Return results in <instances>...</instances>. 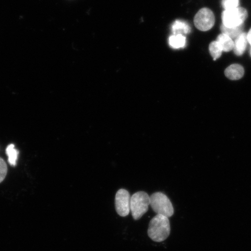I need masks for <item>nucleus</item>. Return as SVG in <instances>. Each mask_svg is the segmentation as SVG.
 I'll return each instance as SVG.
<instances>
[{
    "label": "nucleus",
    "mask_w": 251,
    "mask_h": 251,
    "mask_svg": "<svg viewBox=\"0 0 251 251\" xmlns=\"http://www.w3.org/2000/svg\"><path fill=\"white\" fill-rule=\"evenodd\" d=\"M131 197L126 190L120 189L115 196V208L119 215L126 217L130 212Z\"/></svg>",
    "instance_id": "6"
},
{
    "label": "nucleus",
    "mask_w": 251,
    "mask_h": 251,
    "mask_svg": "<svg viewBox=\"0 0 251 251\" xmlns=\"http://www.w3.org/2000/svg\"><path fill=\"white\" fill-rule=\"evenodd\" d=\"M243 25L235 27H227L225 26L224 25H222L221 30L222 33L226 34L232 39H235L240 34L243 33Z\"/></svg>",
    "instance_id": "12"
},
{
    "label": "nucleus",
    "mask_w": 251,
    "mask_h": 251,
    "mask_svg": "<svg viewBox=\"0 0 251 251\" xmlns=\"http://www.w3.org/2000/svg\"><path fill=\"white\" fill-rule=\"evenodd\" d=\"M239 2V0H222V5L225 10H228L237 8Z\"/></svg>",
    "instance_id": "15"
},
{
    "label": "nucleus",
    "mask_w": 251,
    "mask_h": 251,
    "mask_svg": "<svg viewBox=\"0 0 251 251\" xmlns=\"http://www.w3.org/2000/svg\"><path fill=\"white\" fill-rule=\"evenodd\" d=\"M215 18L211 9L207 8L201 9L194 17V23L198 29L206 31L214 26Z\"/></svg>",
    "instance_id": "5"
},
{
    "label": "nucleus",
    "mask_w": 251,
    "mask_h": 251,
    "mask_svg": "<svg viewBox=\"0 0 251 251\" xmlns=\"http://www.w3.org/2000/svg\"><path fill=\"white\" fill-rule=\"evenodd\" d=\"M247 40L248 42H249L250 44V45L251 46V28L250 31H249V33H247Z\"/></svg>",
    "instance_id": "17"
},
{
    "label": "nucleus",
    "mask_w": 251,
    "mask_h": 251,
    "mask_svg": "<svg viewBox=\"0 0 251 251\" xmlns=\"http://www.w3.org/2000/svg\"><path fill=\"white\" fill-rule=\"evenodd\" d=\"M225 74L230 80H239L244 76V69L239 64L231 65L226 69Z\"/></svg>",
    "instance_id": "7"
},
{
    "label": "nucleus",
    "mask_w": 251,
    "mask_h": 251,
    "mask_svg": "<svg viewBox=\"0 0 251 251\" xmlns=\"http://www.w3.org/2000/svg\"><path fill=\"white\" fill-rule=\"evenodd\" d=\"M172 30L174 34H188L190 33L191 27L186 22L176 20L173 24Z\"/></svg>",
    "instance_id": "10"
},
{
    "label": "nucleus",
    "mask_w": 251,
    "mask_h": 251,
    "mask_svg": "<svg viewBox=\"0 0 251 251\" xmlns=\"http://www.w3.org/2000/svg\"><path fill=\"white\" fill-rule=\"evenodd\" d=\"M247 34L243 32L235 40L233 51L237 56L242 55L246 51L247 46Z\"/></svg>",
    "instance_id": "8"
},
{
    "label": "nucleus",
    "mask_w": 251,
    "mask_h": 251,
    "mask_svg": "<svg viewBox=\"0 0 251 251\" xmlns=\"http://www.w3.org/2000/svg\"><path fill=\"white\" fill-rule=\"evenodd\" d=\"M248 17L247 9L237 7L223 12L222 25L227 27H235L244 24Z\"/></svg>",
    "instance_id": "4"
},
{
    "label": "nucleus",
    "mask_w": 251,
    "mask_h": 251,
    "mask_svg": "<svg viewBox=\"0 0 251 251\" xmlns=\"http://www.w3.org/2000/svg\"><path fill=\"white\" fill-rule=\"evenodd\" d=\"M150 205L157 215L166 217H172L174 214V208L169 198L164 193L157 192L150 196Z\"/></svg>",
    "instance_id": "2"
},
{
    "label": "nucleus",
    "mask_w": 251,
    "mask_h": 251,
    "mask_svg": "<svg viewBox=\"0 0 251 251\" xmlns=\"http://www.w3.org/2000/svg\"><path fill=\"white\" fill-rule=\"evenodd\" d=\"M6 152L8 156V162L12 166H15L17 164L18 159V151L15 149L14 144H10L7 147Z\"/></svg>",
    "instance_id": "13"
},
{
    "label": "nucleus",
    "mask_w": 251,
    "mask_h": 251,
    "mask_svg": "<svg viewBox=\"0 0 251 251\" xmlns=\"http://www.w3.org/2000/svg\"><path fill=\"white\" fill-rule=\"evenodd\" d=\"M250 54H251V50H250Z\"/></svg>",
    "instance_id": "18"
},
{
    "label": "nucleus",
    "mask_w": 251,
    "mask_h": 251,
    "mask_svg": "<svg viewBox=\"0 0 251 251\" xmlns=\"http://www.w3.org/2000/svg\"><path fill=\"white\" fill-rule=\"evenodd\" d=\"M216 42L221 47L223 52H230L234 49V41L226 34L224 33L219 34Z\"/></svg>",
    "instance_id": "9"
},
{
    "label": "nucleus",
    "mask_w": 251,
    "mask_h": 251,
    "mask_svg": "<svg viewBox=\"0 0 251 251\" xmlns=\"http://www.w3.org/2000/svg\"><path fill=\"white\" fill-rule=\"evenodd\" d=\"M169 44L172 49L184 48L186 45V37L183 34H174L169 37Z\"/></svg>",
    "instance_id": "11"
},
{
    "label": "nucleus",
    "mask_w": 251,
    "mask_h": 251,
    "mask_svg": "<svg viewBox=\"0 0 251 251\" xmlns=\"http://www.w3.org/2000/svg\"><path fill=\"white\" fill-rule=\"evenodd\" d=\"M170 233V222L168 217L156 215L151 220L148 229V235L151 239L155 242L161 243L167 239Z\"/></svg>",
    "instance_id": "1"
},
{
    "label": "nucleus",
    "mask_w": 251,
    "mask_h": 251,
    "mask_svg": "<svg viewBox=\"0 0 251 251\" xmlns=\"http://www.w3.org/2000/svg\"><path fill=\"white\" fill-rule=\"evenodd\" d=\"M7 171V164H6L4 160L0 158V183L5 179Z\"/></svg>",
    "instance_id": "16"
},
{
    "label": "nucleus",
    "mask_w": 251,
    "mask_h": 251,
    "mask_svg": "<svg viewBox=\"0 0 251 251\" xmlns=\"http://www.w3.org/2000/svg\"><path fill=\"white\" fill-rule=\"evenodd\" d=\"M209 50L210 54L212 56L213 60L216 61V59L221 57L223 51L216 41L212 42L210 44Z\"/></svg>",
    "instance_id": "14"
},
{
    "label": "nucleus",
    "mask_w": 251,
    "mask_h": 251,
    "mask_svg": "<svg viewBox=\"0 0 251 251\" xmlns=\"http://www.w3.org/2000/svg\"><path fill=\"white\" fill-rule=\"evenodd\" d=\"M150 197L144 191H139L131 197L130 211L135 221L140 219L149 211Z\"/></svg>",
    "instance_id": "3"
}]
</instances>
